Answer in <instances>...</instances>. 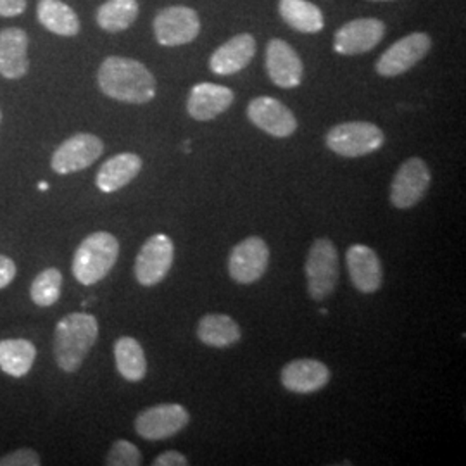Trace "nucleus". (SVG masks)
Here are the masks:
<instances>
[{"mask_svg": "<svg viewBox=\"0 0 466 466\" xmlns=\"http://www.w3.org/2000/svg\"><path fill=\"white\" fill-rule=\"evenodd\" d=\"M97 84L109 99L127 104H147L156 97V78L137 59L111 56L99 67Z\"/></svg>", "mask_w": 466, "mask_h": 466, "instance_id": "1", "label": "nucleus"}, {"mask_svg": "<svg viewBox=\"0 0 466 466\" xmlns=\"http://www.w3.org/2000/svg\"><path fill=\"white\" fill-rule=\"evenodd\" d=\"M99 321L88 313H71L63 318L54 332L56 363L66 373H75L96 346Z\"/></svg>", "mask_w": 466, "mask_h": 466, "instance_id": "2", "label": "nucleus"}, {"mask_svg": "<svg viewBox=\"0 0 466 466\" xmlns=\"http://www.w3.org/2000/svg\"><path fill=\"white\" fill-rule=\"evenodd\" d=\"M119 256L116 237L107 232H96L82 240L73 256V275L82 285H94L104 280Z\"/></svg>", "mask_w": 466, "mask_h": 466, "instance_id": "3", "label": "nucleus"}, {"mask_svg": "<svg viewBox=\"0 0 466 466\" xmlns=\"http://www.w3.org/2000/svg\"><path fill=\"white\" fill-rule=\"evenodd\" d=\"M325 142H327V147L337 156L363 157L382 147L385 135L373 123L348 121L330 128Z\"/></svg>", "mask_w": 466, "mask_h": 466, "instance_id": "4", "label": "nucleus"}, {"mask_svg": "<svg viewBox=\"0 0 466 466\" xmlns=\"http://www.w3.org/2000/svg\"><path fill=\"white\" fill-rule=\"evenodd\" d=\"M304 269L311 299L318 302L327 299L339 282V256L330 238L321 237L313 242Z\"/></svg>", "mask_w": 466, "mask_h": 466, "instance_id": "5", "label": "nucleus"}, {"mask_svg": "<svg viewBox=\"0 0 466 466\" xmlns=\"http://www.w3.org/2000/svg\"><path fill=\"white\" fill-rule=\"evenodd\" d=\"M432 184L429 165L421 157H410L400 165L390 184V202L396 209H411L427 196Z\"/></svg>", "mask_w": 466, "mask_h": 466, "instance_id": "6", "label": "nucleus"}, {"mask_svg": "<svg viewBox=\"0 0 466 466\" xmlns=\"http://www.w3.org/2000/svg\"><path fill=\"white\" fill-rule=\"evenodd\" d=\"M154 35L163 47H178L194 42L200 34L199 15L187 5H169L154 17Z\"/></svg>", "mask_w": 466, "mask_h": 466, "instance_id": "7", "label": "nucleus"}, {"mask_svg": "<svg viewBox=\"0 0 466 466\" xmlns=\"http://www.w3.org/2000/svg\"><path fill=\"white\" fill-rule=\"evenodd\" d=\"M431 49H432L431 35L425 32L406 35L404 38H400L383 52L375 65V69L380 76L385 78L400 76L406 71H410L411 67L417 66Z\"/></svg>", "mask_w": 466, "mask_h": 466, "instance_id": "8", "label": "nucleus"}, {"mask_svg": "<svg viewBox=\"0 0 466 466\" xmlns=\"http://www.w3.org/2000/svg\"><path fill=\"white\" fill-rule=\"evenodd\" d=\"M175 259L173 240L163 235H152L135 259V279L144 287H154L167 279Z\"/></svg>", "mask_w": 466, "mask_h": 466, "instance_id": "9", "label": "nucleus"}, {"mask_svg": "<svg viewBox=\"0 0 466 466\" xmlns=\"http://www.w3.org/2000/svg\"><path fill=\"white\" fill-rule=\"evenodd\" d=\"M188 421L190 415L182 404H157L135 418V431L146 441H167L182 432Z\"/></svg>", "mask_w": 466, "mask_h": 466, "instance_id": "10", "label": "nucleus"}, {"mask_svg": "<svg viewBox=\"0 0 466 466\" xmlns=\"http://www.w3.org/2000/svg\"><path fill=\"white\" fill-rule=\"evenodd\" d=\"M104 152L97 135L76 134L65 140L52 154L50 167L59 175H69L92 167Z\"/></svg>", "mask_w": 466, "mask_h": 466, "instance_id": "11", "label": "nucleus"}, {"mask_svg": "<svg viewBox=\"0 0 466 466\" xmlns=\"http://www.w3.org/2000/svg\"><path fill=\"white\" fill-rule=\"evenodd\" d=\"M269 263V249L261 237H248L237 244L228 258L233 282L250 285L263 279Z\"/></svg>", "mask_w": 466, "mask_h": 466, "instance_id": "12", "label": "nucleus"}, {"mask_svg": "<svg viewBox=\"0 0 466 466\" xmlns=\"http://www.w3.org/2000/svg\"><path fill=\"white\" fill-rule=\"evenodd\" d=\"M385 23L377 17H358L333 35V50L340 56H358L375 49L385 36Z\"/></svg>", "mask_w": 466, "mask_h": 466, "instance_id": "13", "label": "nucleus"}, {"mask_svg": "<svg viewBox=\"0 0 466 466\" xmlns=\"http://www.w3.org/2000/svg\"><path fill=\"white\" fill-rule=\"evenodd\" d=\"M248 117L252 125L275 138H287L298 130V119L294 113L280 100L267 96L250 100Z\"/></svg>", "mask_w": 466, "mask_h": 466, "instance_id": "14", "label": "nucleus"}, {"mask_svg": "<svg viewBox=\"0 0 466 466\" xmlns=\"http://www.w3.org/2000/svg\"><path fill=\"white\" fill-rule=\"evenodd\" d=\"M268 76L280 88H296L302 82L304 65L299 54L282 38H271L267 47Z\"/></svg>", "mask_w": 466, "mask_h": 466, "instance_id": "15", "label": "nucleus"}, {"mask_svg": "<svg viewBox=\"0 0 466 466\" xmlns=\"http://www.w3.org/2000/svg\"><path fill=\"white\" fill-rule=\"evenodd\" d=\"M350 282L361 294H375L383 282V268L375 250L365 244H354L346 252Z\"/></svg>", "mask_w": 466, "mask_h": 466, "instance_id": "16", "label": "nucleus"}, {"mask_svg": "<svg viewBox=\"0 0 466 466\" xmlns=\"http://www.w3.org/2000/svg\"><path fill=\"white\" fill-rule=\"evenodd\" d=\"M330 370L318 360H294L282 368V385L294 394H315L330 382Z\"/></svg>", "mask_w": 466, "mask_h": 466, "instance_id": "17", "label": "nucleus"}, {"mask_svg": "<svg viewBox=\"0 0 466 466\" xmlns=\"http://www.w3.org/2000/svg\"><path fill=\"white\" fill-rule=\"evenodd\" d=\"M235 99L228 86L217 84H198L192 86L187 99V113L196 121H211L223 115Z\"/></svg>", "mask_w": 466, "mask_h": 466, "instance_id": "18", "label": "nucleus"}, {"mask_svg": "<svg viewBox=\"0 0 466 466\" xmlns=\"http://www.w3.org/2000/svg\"><path fill=\"white\" fill-rule=\"evenodd\" d=\"M256 56V40L250 34H238L219 46L211 59L209 67L218 76H230L249 65Z\"/></svg>", "mask_w": 466, "mask_h": 466, "instance_id": "19", "label": "nucleus"}, {"mask_svg": "<svg viewBox=\"0 0 466 466\" xmlns=\"http://www.w3.org/2000/svg\"><path fill=\"white\" fill-rule=\"evenodd\" d=\"M28 35L21 28L0 32V75L7 80H19L28 73Z\"/></svg>", "mask_w": 466, "mask_h": 466, "instance_id": "20", "label": "nucleus"}, {"mask_svg": "<svg viewBox=\"0 0 466 466\" xmlns=\"http://www.w3.org/2000/svg\"><path fill=\"white\" fill-rule=\"evenodd\" d=\"M142 169V159L134 152H121L107 159L96 177V185L100 192L113 194L127 187Z\"/></svg>", "mask_w": 466, "mask_h": 466, "instance_id": "21", "label": "nucleus"}, {"mask_svg": "<svg viewBox=\"0 0 466 466\" xmlns=\"http://www.w3.org/2000/svg\"><path fill=\"white\" fill-rule=\"evenodd\" d=\"M198 337L200 342L217 348V350H225L237 344L242 339V332L238 323L228 317V315H219V313H211L206 317L200 318L198 325Z\"/></svg>", "mask_w": 466, "mask_h": 466, "instance_id": "22", "label": "nucleus"}, {"mask_svg": "<svg viewBox=\"0 0 466 466\" xmlns=\"http://www.w3.org/2000/svg\"><path fill=\"white\" fill-rule=\"evenodd\" d=\"M36 17L52 34L75 36L80 32L78 15L63 0H38Z\"/></svg>", "mask_w": 466, "mask_h": 466, "instance_id": "23", "label": "nucleus"}, {"mask_svg": "<svg viewBox=\"0 0 466 466\" xmlns=\"http://www.w3.org/2000/svg\"><path fill=\"white\" fill-rule=\"evenodd\" d=\"M279 13L292 30L300 34H318L325 26L321 9L308 0H280Z\"/></svg>", "mask_w": 466, "mask_h": 466, "instance_id": "24", "label": "nucleus"}, {"mask_svg": "<svg viewBox=\"0 0 466 466\" xmlns=\"http://www.w3.org/2000/svg\"><path fill=\"white\" fill-rule=\"evenodd\" d=\"M36 358V348L26 339L0 340V370L9 377L21 379L30 373Z\"/></svg>", "mask_w": 466, "mask_h": 466, "instance_id": "25", "label": "nucleus"}, {"mask_svg": "<svg viewBox=\"0 0 466 466\" xmlns=\"http://www.w3.org/2000/svg\"><path fill=\"white\" fill-rule=\"evenodd\" d=\"M115 360L119 375L128 382H140L147 375V360L140 342L134 337H119L115 344Z\"/></svg>", "mask_w": 466, "mask_h": 466, "instance_id": "26", "label": "nucleus"}, {"mask_svg": "<svg viewBox=\"0 0 466 466\" xmlns=\"http://www.w3.org/2000/svg\"><path fill=\"white\" fill-rule=\"evenodd\" d=\"M138 17L137 0H106L97 9V25L107 34L128 30Z\"/></svg>", "mask_w": 466, "mask_h": 466, "instance_id": "27", "label": "nucleus"}, {"mask_svg": "<svg viewBox=\"0 0 466 466\" xmlns=\"http://www.w3.org/2000/svg\"><path fill=\"white\" fill-rule=\"evenodd\" d=\"M61 287H63L61 271L56 268H47L35 277L30 296L36 306L50 308L61 298Z\"/></svg>", "mask_w": 466, "mask_h": 466, "instance_id": "28", "label": "nucleus"}, {"mask_svg": "<svg viewBox=\"0 0 466 466\" xmlns=\"http://www.w3.org/2000/svg\"><path fill=\"white\" fill-rule=\"evenodd\" d=\"M106 465L138 466L142 465V452L128 441H116L107 452Z\"/></svg>", "mask_w": 466, "mask_h": 466, "instance_id": "29", "label": "nucleus"}, {"mask_svg": "<svg viewBox=\"0 0 466 466\" xmlns=\"http://www.w3.org/2000/svg\"><path fill=\"white\" fill-rule=\"evenodd\" d=\"M40 463L38 452L30 448H21L0 458V466H38Z\"/></svg>", "mask_w": 466, "mask_h": 466, "instance_id": "30", "label": "nucleus"}, {"mask_svg": "<svg viewBox=\"0 0 466 466\" xmlns=\"http://www.w3.org/2000/svg\"><path fill=\"white\" fill-rule=\"evenodd\" d=\"M16 265L11 258L0 254V289H5L16 277Z\"/></svg>", "mask_w": 466, "mask_h": 466, "instance_id": "31", "label": "nucleus"}, {"mask_svg": "<svg viewBox=\"0 0 466 466\" xmlns=\"http://www.w3.org/2000/svg\"><path fill=\"white\" fill-rule=\"evenodd\" d=\"M154 466H187L188 465V460L185 458L182 452L178 451H167L163 454H159L154 461Z\"/></svg>", "mask_w": 466, "mask_h": 466, "instance_id": "32", "label": "nucleus"}, {"mask_svg": "<svg viewBox=\"0 0 466 466\" xmlns=\"http://www.w3.org/2000/svg\"><path fill=\"white\" fill-rule=\"evenodd\" d=\"M26 0H0V16L15 17L23 15Z\"/></svg>", "mask_w": 466, "mask_h": 466, "instance_id": "33", "label": "nucleus"}, {"mask_svg": "<svg viewBox=\"0 0 466 466\" xmlns=\"http://www.w3.org/2000/svg\"><path fill=\"white\" fill-rule=\"evenodd\" d=\"M38 188H40V190H47V188H49V185L46 184V182H40V184H38Z\"/></svg>", "mask_w": 466, "mask_h": 466, "instance_id": "34", "label": "nucleus"}, {"mask_svg": "<svg viewBox=\"0 0 466 466\" xmlns=\"http://www.w3.org/2000/svg\"><path fill=\"white\" fill-rule=\"evenodd\" d=\"M373 2H389V0H373Z\"/></svg>", "mask_w": 466, "mask_h": 466, "instance_id": "35", "label": "nucleus"}, {"mask_svg": "<svg viewBox=\"0 0 466 466\" xmlns=\"http://www.w3.org/2000/svg\"><path fill=\"white\" fill-rule=\"evenodd\" d=\"M0 121H2V113H0Z\"/></svg>", "mask_w": 466, "mask_h": 466, "instance_id": "36", "label": "nucleus"}]
</instances>
